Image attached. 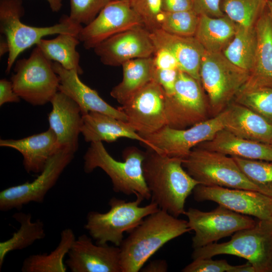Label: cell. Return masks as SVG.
<instances>
[{
  "mask_svg": "<svg viewBox=\"0 0 272 272\" xmlns=\"http://www.w3.org/2000/svg\"><path fill=\"white\" fill-rule=\"evenodd\" d=\"M147 148L142 169L151 201L175 217L184 214L186 199L199 182L184 169L182 159Z\"/></svg>",
  "mask_w": 272,
  "mask_h": 272,
  "instance_id": "6da1fadb",
  "label": "cell"
},
{
  "mask_svg": "<svg viewBox=\"0 0 272 272\" xmlns=\"http://www.w3.org/2000/svg\"><path fill=\"white\" fill-rule=\"evenodd\" d=\"M191 231L187 221L159 209L146 217L123 239L120 248L122 272H138L169 241Z\"/></svg>",
  "mask_w": 272,
  "mask_h": 272,
  "instance_id": "7a4b0ae2",
  "label": "cell"
},
{
  "mask_svg": "<svg viewBox=\"0 0 272 272\" xmlns=\"http://www.w3.org/2000/svg\"><path fill=\"white\" fill-rule=\"evenodd\" d=\"M145 156V152L129 147L122 153L123 161H119L109 154L102 142H92L83 157L84 170L90 173L99 168L110 178L114 191L149 199L151 193L142 169Z\"/></svg>",
  "mask_w": 272,
  "mask_h": 272,
  "instance_id": "3957f363",
  "label": "cell"
},
{
  "mask_svg": "<svg viewBox=\"0 0 272 272\" xmlns=\"http://www.w3.org/2000/svg\"><path fill=\"white\" fill-rule=\"evenodd\" d=\"M24 14L22 0H0V31L9 45L6 73H10L18 56L25 50L36 45L44 37L69 33L77 35L83 27L63 16L52 26L35 27L21 21Z\"/></svg>",
  "mask_w": 272,
  "mask_h": 272,
  "instance_id": "277c9868",
  "label": "cell"
},
{
  "mask_svg": "<svg viewBox=\"0 0 272 272\" xmlns=\"http://www.w3.org/2000/svg\"><path fill=\"white\" fill-rule=\"evenodd\" d=\"M220 254L245 258L255 272H272V221L258 220L253 227L235 232L226 242L194 249L191 257L212 258Z\"/></svg>",
  "mask_w": 272,
  "mask_h": 272,
  "instance_id": "5b68a950",
  "label": "cell"
},
{
  "mask_svg": "<svg viewBox=\"0 0 272 272\" xmlns=\"http://www.w3.org/2000/svg\"><path fill=\"white\" fill-rule=\"evenodd\" d=\"M144 199L137 196L135 200L126 201L115 197L109 201V210L106 213L90 212L84 226L96 243L111 242L119 247L123 240V233H129L149 215L158 211V205L151 201L141 207Z\"/></svg>",
  "mask_w": 272,
  "mask_h": 272,
  "instance_id": "8992f818",
  "label": "cell"
},
{
  "mask_svg": "<svg viewBox=\"0 0 272 272\" xmlns=\"http://www.w3.org/2000/svg\"><path fill=\"white\" fill-rule=\"evenodd\" d=\"M249 73L230 61L222 52L206 51L201 60L200 83L215 115L224 110L247 82Z\"/></svg>",
  "mask_w": 272,
  "mask_h": 272,
  "instance_id": "52a82bcc",
  "label": "cell"
},
{
  "mask_svg": "<svg viewBox=\"0 0 272 272\" xmlns=\"http://www.w3.org/2000/svg\"><path fill=\"white\" fill-rule=\"evenodd\" d=\"M14 70L11 81L14 91L33 106L50 102L58 91L60 80L53 62L36 46L28 58L16 61Z\"/></svg>",
  "mask_w": 272,
  "mask_h": 272,
  "instance_id": "ba28073f",
  "label": "cell"
},
{
  "mask_svg": "<svg viewBox=\"0 0 272 272\" xmlns=\"http://www.w3.org/2000/svg\"><path fill=\"white\" fill-rule=\"evenodd\" d=\"M186 172L199 184L259 192L240 169L232 157L198 146L182 159Z\"/></svg>",
  "mask_w": 272,
  "mask_h": 272,
  "instance_id": "9c48e42d",
  "label": "cell"
},
{
  "mask_svg": "<svg viewBox=\"0 0 272 272\" xmlns=\"http://www.w3.org/2000/svg\"><path fill=\"white\" fill-rule=\"evenodd\" d=\"M225 111L188 128L176 129L165 125L142 136L150 148L159 154L183 159L199 144L212 139L224 128Z\"/></svg>",
  "mask_w": 272,
  "mask_h": 272,
  "instance_id": "30bf717a",
  "label": "cell"
},
{
  "mask_svg": "<svg viewBox=\"0 0 272 272\" xmlns=\"http://www.w3.org/2000/svg\"><path fill=\"white\" fill-rule=\"evenodd\" d=\"M166 125L184 129L208 119L209 105L201 83L179 70L173 93L166 94Z\"/></svg>",
  "mask_w": 272,
  "mask_h": 272,
  "instance_id": "8fae6325",
  "label": "cell"
},
{
  "mask_svg": "<svg viewBox=\"0 0 272 272\" xmlns=\"http://www.w3.org/2000/svg\"><path fill=\"white\" fill-rule=\"evenodd\" d=\"M185 215L191 230L194 232L192 239L193 249L213 243L235 232L253 227L256 223L249 216L243 215L219 205L210 212L189 208Z\"/></svg>",
  "mask_w": 272,
  "mask_h": 272,
  "instance_id": "7c38bea8",
  "label": "cell"
},
{
  "mask_svg": "<svg viewBox=\"0 0 272 272\" xmlns=\"http://www.w3.org/2000/svg\"><path fill=\"white\" fill-rule=\"evenodd\" d=\"M75 153L60 148L48 161L43 170L33 181L9 187L0 192V210H20L30 202L42 203L60 175L71 162Z\"/></svg>",
  "mask_w": 272,
  "mask_h": 272,
  "instance_id": "4fadbf2b",
  "label": "cell"
},
{
  "mask_svg": "<svg viewBox=\"0 0 272 272\" xmlns=\"http://www.w3.org/2000/svg\"><path fill=\"white\" fill-rule=\"evenodd\" d=\"M166 94L152 80L118 108L126 115L128 124L141 137L166 125Z\"/></svg>",
  "mask_w": 272,
  "mask_h": 272,
  "instance_id": "5bb4252c",
  "label": "cell"
},
{
  "mask_svg": "<svg viewBox=\"0 0 272 272\" xmlns=\"http://www.w3.org/2000/svg\"><path fill=\"white\" fill-rule=\"evenodd\" d=\"M140 26H144L143 22L129 0H112L92 22L83 26L78 37L86 49H93L110 37Z\"/></svg>",
  "mask_w": 272,
  "mask_h": 272,
  "instance_id": "9a60e30c",
  "label": "cell"
},
{
  "mask_svg": "<svg viewBox=\"0 0 272 272\" xmlns=\"http://www.w3.org/2000/svg\"><path fill=\"white\" fill-rule=\"evenodd\" d=\"M192 192L197 201H212L238 213L272 221V197L260 192L201 184Z\"/></svg>",
  "mask_w": 272,
  "mask_h": 272,
  "instance_id": "2e32d148",
  "label": "cell"
},
{
  "mask_svg": "<svg viewBox=\"0 0 272 272\" xmlns=\"http://www.w3.org/2000/svg\"><path fill=\"white\" fill-rule=\"evenodd\" d=\"M93 49L103 64L111 66H121L133 59L152 57L156 50L150 31L142 26L111 36Z\"/></svg>",
  "mask_w": 272,
  "mask_h": 272,
  "instance_id": "e0dca14e",
  "label": "cell"
},
{
  "mask_svg": "<svg viewBox=\"0 0 272 272\" xmlns=\"http://www.w3.org/2000/svg\"><path fill=\"white\" fill-rule=\"evenodd\" d=\"M65 263L72 272H122L120 248L95 244L85 234L73 243Z\"/></svg>",
  "mask_w": 272,
  "mask_h": 272,
  "instance_id": "ac0fdd59",
  "label": "cell"
},
{
  "mask_svg": "<svg viewBox=\"0 0 272 272\" xmlns=\"http://www.w3.org/2000/svg\"><path fill=\"white\" fill-rule=\"evenodd\" d=\"M50 103L52 108L48 114L49 127L55 134L60 147L75 153L79 148V137L83 124L80 107L60 91Z\"/></svg>",
  "mask_w": 272,
  "mask_h": 272,
  "instance_id": "d6986e66",
  "label": "cell"
},
{
  "mask_svg": "<svg viewBox=\"0 0 272 272\" xmlns=\"http://www.w3.org/2000/svg\"><path fill=\"white\" fill-rule=\"evenodd\" d=\"M53 67L59 78L58 91L69 96L79 105L82 115L90 111L97 112L127 122L124 113L109 105L96 90L82 82L76 71L66 70L56 62H53Z\"/></svg>",
  "mask_w": 272,
  "mask_h": 272,
  "instance_id": "ffe728a7",
  "label": "cell"
},
{
  "mask_svg": "<svg viewBox=\"0 0 272 272\" xmlns=\"http://www.w3.org/2000/svg\"><path fill=\"white\" fill-rule=\"evenodd\" d=\"M0 146L20 153L26 171L35 174H39L49 159L61 148L55 134L50 127L44 132L21 139H1Z\"/></svg>",
  "mask_w": 272,
  "mask_h": 272,
  "instance_id": "44dd1931",
  "label": "cell"
},
{
  "mask_svg": "<svg viewBox=\"0 0 272 272\" xmlns=\"http://www.w3.org/2000/svg\"><path fill=\"white\" fill-rule=\"evenodd\" d=\"M150 32L156 49L168 50L176 58L179 70L200 82V66L206 50L195 37L175 35L161 29Z\"/></svg>",
  "mask_w": 272,
  "mask_h": 272,
  "instance_id": "7402d4cb",
  "label": "cell"
},
{
  "mask_svg": "<svg viewBox=\"0 0 272 272\" xmlns=\"http://www.w3.org/2000/svg\"><path fill=\"white\" fill-rule=\"evenodd\" d=\"M257 38L254 64L241 89L272 88V16L267 8L255 24Z\"/></svg>",
  "mask_w": 272,
  "mask_h": 272,
  "instance_id": "603a6c76",
  "label": "cell"
},
{
  "mask_svg": "<svg viewBox=\"0 0 272 272\" xmlns=\"http://www.w3.org/2000/svg\"><path fill=\"white\" fill-rule=\"evenodd\" d=\"M224 110V129L238 137L269 144L272 139V124L264 118L235 102Z\"/></svg>",
  "mask_w": 272,
  "mask_h": 272,
  "instance_id": "cb8c5ba5",
  "label": "cell"
},
{
  "mask_svg": "<svg viewBox=\"0 0 272 272\" xmlns=\"http://www.w3.org/2000/svg\"><path fill=\"white\" fill-rule=\"evenodd\" d=\"M81 133L87 142H113L121 138L140 142L145 146L148 142L137 132L127 122L110 115L90 111L83 115Z\"/></svg>",
  "mask_w": 272,
  "mask_h": 272,
  "instance_id": "d4e9b609",
  "label": "cell"
},
{
  "mask_svg": "<svg viewBox=\"0 0 272 272\" xmlns=\"http://www.w3.org/2000/svg\"><path fill=\"white\" fill-rule=\"evenodd\" d=\"M197 146L231 157L272 161V146L269 144L238 137L225 129Z\"/></svg>",
  "mask_w": 272,
  "mask_h": 272,
  "instance_id": "484cf974",
  "label": "cell"
},
{
  "mask_svg": "<svg viewBox=\"0 0 272 272\" xmlns=\"http://www.w3.org/2000/svg\"><path fill=\"white\" fill-rule=\"evenodd\" d=\"M236 26L226 15L219 18L200 15L194 37L206 51L222 52L232 40Z\"/></svg>",
  "mask_w": 272,
  "mask_h": 272,
  "instance_id": "4316f807",
  "label": "cell"
},
{
  "mask_svg": "<svg viewBox=\"0 0 272 272\" xmlns=\"http://www.w3.org/2000/svg\"><path fill=\"white\" fill-rule=\"evenodd\" d=\"M121 66L122 81L110 91L111 96L121 105L153 80V56L130 60Z\"/></svg>",
  "mask_w": 272,
  "mask_h": 272,
  "instance_id": "83f0119b",
  "label": "cell"
},
{
  "mask_svg": "<svg viewBox=\"0 0 272 272\" xmlns=\"http://www.w3.org/2000/svg\"><path fill=\"white\" fill-rule=\"evenodd\" d=\"M80 41L78 36L61 33L53 39L42 38L36 45L49 60L59 63L63 68L83 73L80 65V56L77 46Z\"/></svg>",
  "mask_w": 272,
  "mask_h": 272,
  "instance_id": "f1b7e54d",
  "label": "cell"
},
{
  "mask_svg": "<svg viewBox=\"0 0 272 272\" xmlns=\"http://www.w3.org/2000/svg\"><path fill=\"white\" fill-rule=\"evenodd\" d=\"M75 234L70 228L63 230L57 247L50 253L30 255L23 262V272H65L66 266L64 258L76 240Z\"/></svg>",
  "mask_w": 272,
  "mask_h": 272,
  "instance_id": "f546056e",
  "label": "cell"
},
{
  "mask_svg": "<svg viewBox=\"0 0 272 272\" xmlns=\"http://www.w3.org/2000/svg\"><path fill=\"white\" fill-rule=\"evenodd\" d=\"M13 218L20 223V226L11 238L0 242L1 269L5 258L9 252L25 249L45 236L43 222L39 219L33 222L30 213H16Z\"/></svg>",
  "mask_w": 272,
  "mask_h": 272,
  "instance_id": "4dcf8cb0",
  "label": "cell"
},
{
  "mask_svg": "<svg viewBox=\"0 0 272 272\" xmlns=\"http://www.w3.org/2000/svg\"><path fill=\"white\" fill-rule=\"evenodd\" d=\"M257 44L255 26L237 24L234 36L222 53L232 63L249 73L254 64Z\"/></svg>",
  "mask_w": 272,
  "mask_h": 272,
  "instance_id": "1f68e13d",
  "label": "cell"
},
{
  "mask_svg": "<svg viewBox=\"0 0 272 272\" xmlns=\"http://www.w3.org/2000/svg\"><path fill=\"white\" fill-rule=\"evenodd\" d=\"M267 7V0H222L221 8L236 23L255 26Z\"/></svg>",
  "mask_w": 272,
  "mask_h": 272,
  "instance_id": "d6a6232c",
  "label": "cell"
},
{
  "mask_svg": "<svg viewBox=\"0 0 272 272\" xmlns=\"http://www.w3.org/2000/svg\"><path fill=\"white\" fill-rule=\"evenodd\" d=\"M232 157L242 173L259 192L272 197V161Z\"/></svg>",
  "mask_w": 272,
  "mask_h": 272,
  "instance_id": "836d02e7",
  "label": "cell"
},
{
  "mask_svg": "<svg viewBox=\"0 0 272 272\" xmlns=\"http://www.w3.org/2000/svg\"><path fill=\"white\" fill-rule=\"evenodd\" d=\"M234 98V102L258 114L272 124V88L242 89Z\"/></svg>",
  "mask_w": 272,
  "mask_h": 272,
  "instance_id": "e575fe53",
  "label": "cell"
},
{
  "mask_svg": "<svg viewBox=\"0 0 272 272\" xmlns=\"http://www.w3.org/2000/svg\"><path fill=\"white\" fill-rule=\"evenodd\" d=\"M199 16L192 10L176 12H164L160 29L180 36L194 37Z\"/></svg>",
  "mask_w": 272,
  "mask_h": 272,
  "instance_id": "d590c367",
  "label": "cell"
},
{
  "mask_svg": "<svg viewBox=\"0 0 272 272\" xmlns=\"http://www.w3.org/2000/svg\"><path fill=\"white\" fill-rule=\"evenodd\" d=\"M133 10L150 32L160 29L164 12L161 0H129Z\"/></svg>",
  "mask_w": 272,
  "mask_h": 272,
  "instance_id": "8d00e7d4",
  "label": "cell"
},
{
  "mask_svg": "<svg viewBox=\"0 0 272 272\" xmlns=\"http://www.w3.org/2000/svg\"><path fill=\"white\" fill-rule=\"evenodd\" d=\"M111 1L70 0V13L69 16L74 22L82 25H87Z\"/></svg>",
  "mask_w": 272,
  "mask_h": 272,
  "instance_id": "74e56055",
  "label": "cell"
},
{
  "mask_svg": "<svg viewBox=\"0 0 272 272\" xmlns=\"http://www.w3.org/2000/svg\"><path fill=\"white\" fill-rule=\"evenodd\" d=\"M236 265L228 263L225 259L213 260L212 258L193 259L182 269L183 272H233Z\"/></svg>",
  "mask_w": 272,
  "mask_h": 272,
  "instance_id": "f35d334b",
  "label": "cell"
},
{
  "mask_svg": "<svg viewBox=\"0 0 272 272\" xmlns=\"http://www.w3.org/2000/svg\"><path fill=\"white\" fill-rule=\"evenodd\" d=\"M179 71L178 69H160L154 66L153 80L162 87L167 95H169L174 92Z\"/></svg>",
  "mask_w": 272,
  "mask_h": 272,
  "instance_id": "ab89813d",
  "label": "cell"
},
{
  "mask_svg": "<svg viewBox=\"0 0 272 272\" xmlns=\"http://www.w3.org/2000/svg\"><path fill=\"white\" fill-rule=\"evenodd\" d=\"M222 0H192V10L198 15L219 18L225 14L221 8Z\"/></svg>",
  "mask_w": 272,
  "mask_h": 272,
  "instance_id": "60d3db41",
  "label": "cell"
},
{
  "mask_svg": "<svg viewBox=\"0 0 272 272\" xmlns=\"http://www.w3.org/2000/svg\"><path fill=\"white\" fill-rule=\"evenodd\" d=\"M153 60L156 68L179 70L176 58L170 51L165 48L156 49L153 56Z\"/></svg>",
  "mask_w": 272,
  "mask_h": 272,
  "instance_id": "b9f144b4",
  "label": "cell"
},
{
  "mask_svg": "<svg viewBox=\"0 0 272 272\" xmlns=\"http://www.w3.org/2000/svg\"><path fill=\"white\" fill-rule=\"evenodd\" d=\"M21 98L14 91L11 81L5 79L0 80V106L7 103L20 102Z\"/></svg>",
  "mask_w": 272,
  "mask_h": 272,
  "instance_id": "7bdbcfd3",
  "label": "cell"
},
{
  "mask_svg": "<svg viewBox=\"0 0 272 272\" xmlns=\"http://www.w3.org/2000/svg\"><path fill=\"white\" fill-rule=\"evenodd\" d=\"M164 12H176L192 10V0H161Z\"/></svg>",
  "mask_w": 272,
  "mask_h": 272,
  "instance_id": "ee69618b",
  "label": "cell"
},
{
  "mask_svg": "<svg viewBox=\"0 0 272 272\" xmlns=\"http://www.w3.org/2000/svg\"><path fill=\"white\" fill-rule=\"evenodd\" d=\"M168 270V264L163 259H157L150 261L140 271L143 272H166Z\"/></svg>",
  "mask_w": 272,
  "mask_h": 272,
  "instance_id": "f6af8a7d",
  "label": "cell"
},
{
  "mask_svg": "<svg viewBox=\"0 0 272 272\" xmlns=\"http://www.w3.org/2000/svg\"><path fill=\"white\" fill-rule=\"evenodd\" d=\"M233 272H255V270L252 264L249 262L240 265H236Z\"/></svg>",
  "mask_w": 272,
  "mask_h": 272,
  "instance_id": "bcb514c9",
  "label": "cell"
},
{
  "mask_svg": "<svg viewBox=\"0 0 272 272\" xmlns=\"http://www.w3.org/2000/svg\"><path fill=\"white\" fill-rule=\"evenodd\" d=\"M51 10L53 12L59 11L62 7V0H46Z\"/></svg>",
  "mask_w": 272,
  "mask_h": 272,
  "instance_id": "7dc6e473",
  "label": "cell"
},
{
  "mask_svg": "<svg viewBox=\"0 0 272 272\" xmlns=\"http://www.w3.org/2000/svg\"><path fill=\"white\" fill-rule=\"evenodd\" d=\"M9 45L6 38L5 37V39L1 38L0 41L1 57L4 55L6 53H9Z\"/></svg>",
  "mask_w": 272,
  "mask_h": 272,
  "instance_id": "c3c4849f",
  "label": "cell"
},
{
  "mask_svg": "<svg viewBox=\"0 0 272 272\" xmlns=\"http://www.w3.org/2000/svg\"><path fill=\"white\" fill-rule=\"evenodd\" d=\"M267 7L272 16V1L267 0Z\"/></svg>",
  "mask_w": 272,
  "mask_h": 272,
  "instance_id": "681fc988",
  "label": "cell"
},
{
  "mask_svg": "<svg viewBox=\"0 0 272 272\" xmlns=\"http://www.w3.org/2000/svg\"><path fill=\"white\" fill-rule=\"evenodd\" d=\"M269 144L272 146V139L270 141V143H269Z\"/></svg>",
  "mask_w": 272,
  "mask_h": 272,
  "instance_id": "f907efd6",
  "label": "cell"
},
{
  "mask_svg": "<svg viewBox=\"0 0 272 272\" xmlns=\"http://www.w3.org/2000/svg\"><path fill=\"white\" fill-rule=\"evenodd\" d=\"M270 1H272V0H270Z\"/></svg>",
  "mask_w": 272,
  "mask_h": 272,
  "instance_id": "816d5d0a",
  "label": "cell"
}]
</instances>
